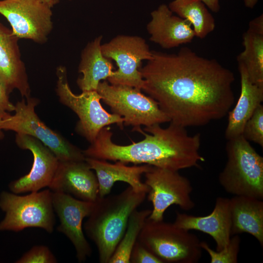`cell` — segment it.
<instances>
[{"instance_id":"1","label":"cell","mask_w":263,"mask_h":263,"mask_svg":"<svg viewBox=\"0 0 263 263\" xmlns=\"http://www.w3.org/2000/svg\"><path fill=\"white\" fill-rule=\"evenodd\" d=\"M139 70L142 90L177 125H206L224 118L234 104V73L188 47L176 54L152 51Z\"/></svg>"},{"instance_id":"2","label":"cell","mask_w":263,"mask_h":263,"mask_svg":"<svg viewBox=\"0 0 263 263\" xmlns=\"http://www.w3.org/2000/svg\"><path fill=\"white\" fill-rule=\"evenodd\" d=\"M136 131L145 138L132 144L121 146L113 142V132L107 126L102 128L89 147L83 150L86 157L120 161L125 164H147L179 171L197 167L205 161L200 153L201 135H189L186 128L170 122L165 128L157 124Z\"/></svg>"},{"instance_id":"3","label":"cell","mask_w":263,"mask_h":263,"mask_svg":"<svg viewBox=\"0 0 263 263\" xmlns=\"http://www.w3.org/2000/svg\"><path fill=\"white\" fill-rule=\"evenodd\" d=\"M147 194L129 186L118 194L99 196L95 202L84 229L97 248L100 263H108L125 233L130 215Z\"/></svg>"},{"instance_id":"4","label":"cell","mask_w":263,"mask_h":263,"mask_svg":"<svg viewBox=\"0 0 263 263\" xmlns=\"http://www.w3.org/2000/svg\"><path fill=\"white\" fill-rule=\"evenodd\" d=\"M227 161L220 184L227 193L263 199V157L241 135L227 140Z\"/></svg>"},{"instance_id":"5","label":"cell","mask_w":263,"mask_h":263,"mask_svg":"<svg viewBox=\"0 0 263 263\" xmlns=\"http://www.w3.org/2000/svg\"><path fill=\"white\" fill-rule=\"evenodd\" d=\"M137 241L162 263H196L202 256L196 235L163 220L148 217Z\"/></svg>"},{"instance_id":"6","label":"cell","mask_w":263,"mask_h":263,"mask_svg":"<svg viewBox=\"0 0 263 263\" xmlns=\"http://www.w3.org/2000/svg\"><path fill=\"white\" fill-rule=\"evenodd\" d=\"M39 100L31 96L18 101L15 113H8L2 119L1 128L18 134L32 136L42 143L59 161H82L86 157L83 150L70 143L60 133L47 126L35 112Z\"/></svg>"},{"instance_id":"7","label":"cell","mask_w":263,"mask_h":263,"mask_svg":"<svg viewBox=\"0 0 263 263\" xmlns=\"http://www.w3.org/2000/svg\"><path fill=\"white\" fill-rule=\"evenodd\" d=\"M56 93L59 101L73 111L78 116L76 130L90 143L94 141L100 131L105 127L116 124L120 128L124 125L123 118L111 113L102 106L101 97L96 91L82 92L75 94L71 90L67 77L65 67H57Z\"/></svg>"},{"instance_id":"8","label":"cell","mask_w":263,"mask_h":263,"mask_svg":"<svg viewBox=\"0 0 263 263\" xmlns=\"http://www.w3.org/2000/svg\"><path fill=\"white\" fill-rule=\"evenodd\" d=\"M96 91L113 113L123 116L124 125L133 126V131H136L142 125L149 127L170 122L158 103L142 94L140 89L112 85L104 80L99 83Z\"/></svg>"},{"instance_id":"9","label":"cell","mask_w":263,"mask_h":263,"mask_svg":"<svg viewBox=\"0 0 263 263\" xmlns=\"http://www.w3.org/2000/svg\"><path fill=\"white\" fill-rule=\"evenodd\" d=\"M0 207L5 213L0 222V231L18 232L28 227H39L48 233L55 223L52 191L46 189L25 196L3 191Z\"/></svg>"},{"instance_id":"10","label":"cell","mask_w":263,"mask_h":263,"mask_svg":"<svg viewBox=\"0 0 263 263\" xmlns=\"http://www.w3.org/2000/svg\"><path fill=\"white\" fill-rule=\"evenodd\" d=\"M106 58L118 67L107 80L112 85H123L142 90L144 80L140 72L142 61L152 57V51L143 38L136 36L118 35L101 44Z\"/></svg>"},{"instance_id":"11","label":"cell","mask_w":263,"mask_h":263,"mask_svg":"<svg viewBox=\"0 0 263 263\" xmlns=\"http://www.w3.org/2000/svg\"><path fill=\"white\" fill-rule=\"evenodd\" d=\"M144 174L145 184L149 188L148 199L153 206L149 219L163 221L165 211L172 205L186 211L194 207L195 203L190 196L191 184L178 171L151 166Z\"/></svg>"},{"instance_id":"12","label":"cell","mask_w":263,"mask_h":263,"mask_svg":"<svg viewBox=\"0 0 263 263\" xmlns=\"http://www.w3.org/2000/svg\"><path fill=\"white\" fill-rule=\"evenodd\" d=\"M0 14L19 39L43 44L53 29L52 8L39 0H0Z\"/></svg>"},{"instance_id":"13","label":"cell","mask_w":263,"mask_h":263,"mask_svg":"<svg viewBox=\"0 0 263 263\" xmlns=\"http://www.w3.org/2000/svg\"><path fill=\"white\" fill-rule=\"evenodd\" d=\"M94 203L81 200L65 193L52 192L54 210L60 222L57 229L72 242L79 263L85 261L92 252L83 232L82 222L92 212Z\"/></svg>"},{"instance_id":"14","label":"cell","mask_w":263,"mask_h":263,"mask_svg":"<svg viewBox=\"0 0 263 263\" xmlns=\"http://www.w3.org/2000/svg\"><path fill=\"white\" fill-rule=\"evenodd\" d=\"M16 143L23 150H30L33 163L29 172L9 185L14 193L38 191L49 187L56 171L59 161L55 154L38 139L25 134L17 133Z\"/></svg>"},{"instance_id":"15","label":"cell","mask_w":263,"mask_h":263,"mask_svg":"<svg viewBox=\"0 0 263 263\" xmlns=\"http://www.w3.org/2000/svg\"><path fill=\"white\" fill-rule=\"evenodd\" d=\"M48 187L52 192L65 193L85 201L95 202L99 197L96 174L85 160L59 161Z\"/></svg>"},{"instance_id":"16","label":"cell","mask_w":263,"mask_h":263,"mask_svg":"<svg viewBox=\"0 0 263 263\" xmlns=\"http://www.w3.org/2000/svg\"><path fill=\"white\" fill-rule=\"evenodd\" d=\"M19 39L0 22V79L9 94L16 89L27 99L31 96V89Z\"/></svg>"},{"instance_id":"17","label":"cell","mask_w":263,"mask_h":263,"mask_svg":"<svg viewBox=\"0 0 263 263\" xmlns=\"http://www.w3.org/2000/svg\"><path fill=\"white\" fill-rule=\"evenodd\" d=\"M173 223L187 230H195L209 235L216 243V251H220L227 245L231 236L229 199L218 197L212 211L204 216L176 212Z\"/></svg>"},{"instance_id":"18","label":"cell","mask_w":263,"mask_h":263,"mask_svg":"<svg viewBox=\"0 0 263 263\" xmlns=\"http://www.w3.org/2000/svg\"><path fill=\"white\" fill-rule=\"evenodd\" d=\"M147 25L150 40L162 48L169 49L190 42L195 34L190 23L175 16L168 5H160L150 13Z\"/></svg>"},{"instance_id":"19","label":"cell","mask_w":263,"mask_h":263,"mask_svg":"<svg viewBox=\"0 0 263 263\" xmlns=\"http://www.w3.org/2000/svg\"><path fill=\"white\" fill-rule=\"evenodd\" d=\"M85 161L94 170L99 186V196L104 197L110 193L114 183L125 182L134 190L148 193L149 188L141 181L142 174L148 171L150 165L144 164L128 166L120 161L111 164L104 160L86 157Z\"/></svg>"},{"instance_id":"20","label":"cell","mask_w":263,"mask_h":263,"mask_svg":"<svg viewBox=\"0 0 263 263\" xmlns=\"http://www.w3.org/2000/svg\"><path fill=\"white\" fill-rule=\"evenodd\" d=\"M241 78V92L234 108L228 113L225 137L229 140L242 135L244 126L263 101V85L253 84L244 65L238 62Z\"/></svg>"},{"instance_id":"21","label":"cell","mask_w":263,"mask_h":263,"mask_svg":"<svg viewBox=\"0 0 263 263\" xmlns=\"http://www.w3.org/2000/svg\"><path fill=\"white\" fill-rule=\"evenodd\" d=\"M102 36L89 42L82 50L78 66L82 76L76 83L82 92L96 91L101 80L107 79L114 74L111 60L105 57L101 51Z\"/></svg>"},{"instance_id":"22","label":"cell","mask_w":263,"mask_h":263,"mask_svg":"<svg viewBox=\"0 0 263 263\" xmlns=\"http://www.w3.org/2000/svg\"><path fill=\"white\" fill-rule=\"evenodd\" d=\"M231 218V234L245 232L254 237L263 246V202L246 196L229 199Z\"/></svg>"},{"instance_id":"23","label":"cell","mask_w":263,"mask_h":263,"mask_svg":"<svg viewBox=\"0 0 263 263\" xmlns=\"http://www.w3.org/2000/svg\"><path fill=\"white\" fill-rule=\"evenodd\" d=\"M244 50L237 56L245 67L250 81L263 85V15L250 21L243 36Z\"/></svg>"},{"instance_id":"24","label":"cell","mask_w":263,"mask_h":263,"mask_svg":"<svg viewBox=\"0 0 263 263\" xmlns=\"http://www.w3.org/2000/svg\"><path fill=\"white\" fill-rule=\"evenodd\" d=\"M168 6L190 23L195 37L204 38L215 29L214 18L201 0H173Z\"/></svg>"},{"instance_id":"25","label":"cell","mask_w":263,"mask_h":263,"mask_svg":"<svg viewBox=\"0 0 263 263\" xmlns=\"http://www.w3.org/2000/svg\"><path fill=\"white\" fill-rule=\"evenodd\" d=\"M150 209L134 210L130 215L125 233L119 242L108 263H130L132 248Z\"/></svg>"},{"instance_id":"26","label":"cell","mask_w":263,"mask_h":263,"mask_svg":"<svg viewBox=\"0 0 263 263\" xmlns=\"http://www.w3.org/2000/svg\"><path fill=\"white\" fill-rule=\"evenodd\" d=\"M240 243L241 238L236 234L230 238L226 247L219 251L213 250L205 241L200 242V246L209 254L211 263H237Z\"/></svg>"},{"instance_id":"27","label":"cell","mask_w":263,"mask_h":263,"mask_svg":"<svg viewBox=\"0 0 263 263\" xmlns=\"http://www.w3.org/2000/svg\"><path fill=\"white\" fill-rule=\"evenodd\" d=\"M242 135L248 141L263 147V106L260 105L246 122Z\"/></svg>"},{"instance_id":"28","label":"cell","mask_w":263,"mask_h":263,"mask_svg":"<svg viewBox=\"0 0 263 263\" xmlns=\"http://www.w3.org/2000/svg\"><path fill=\"white\" fill-rule=\"evenodd\" d=\"M57 260L49 248L44 245L33 247L18 260L17 263H55Z\"/></svg>"},{"instance_id":"29","label":"cell","mask_w":263,"mask_h":263,"mask_svg":"<svg viewBox=\"0 0 263 263\" xmlns=\"http://www.w3.org/2000/svg\"><path fill=\"white\" fill-rule=\"evenodd\" d=\"M130 261L131 263H162L138 241L132 248Z\"/></svg>"},{"instance_id":"30","label":"cell","mask_w":263,"mask_h":263,"mask_svg":"<svg viewBox=\"0 0 263 263\" xmlns=\"http://www.w3.org/2000/svg\"><path fill=\"white\" fill-rule=\"evenodd\" d=\"M15 105L9 100V94L0 79V112H11L14 111Z\"/></svg>"},{"instance_id":"31","label":"cell","mask_w":263,"mask_h":263,"mask_svg":"<svg viewBox=\"0 0 263 263\" xmlns=\"http://www.w3.org/2000/svg\"><path fill=\"white\" fill-rule=\"evenodd\" d=\"M211 11L217 13L220 9L219 0H201Z\"/></svg>"},{"instance_id":"32","label":"cell","mask_w":263,"mask_h":263,"mask_svg":"<svg viewBox=\"0 0 263 263\" xmlns=\"http://www.w3.org/2000/svg\"><path fill=\"white\" fill-rule=\"evenodd\" d=\"M244 6L248 8H253L257 3L258 0H243Z\"/></svg>"},{"instance_id":"33","label":"cell","mask_w":263,"mask_h":263,"mask_svg":"<svg viewBox=\"0 0 263 263\" xmlns=\"http://www.w3.org/2000/svg\"><path fill=\"white\" fill-rule=\"evenodd\" d=\"M39 0L52 8L54 6H55L57 3H58L60 1V0Z\"/></svg>"},{"instance_id":"34","label":"cell","mask_w":263,"mask_h":263,"mask_svg":"<svg viewBox=\"0 0 263 263\" xmlns=\"http://www.w3.org/2000/svg\"><path fill=\"white\" fill-rule=\"evenodd\" d=\"M8 112H0V140H1L4 137V133L3 130L1 129L0 125L3 118L8 113Z\"/></svg>"},{"instance_id":"35","label":"cell","mask_w":263,"mask_h":263,"mask_svg":"<svg viewBox=\"0 0 263 263\" xmlns=\"http://www.w3.org/2000/svg\"></svg>"}]
</instances>
